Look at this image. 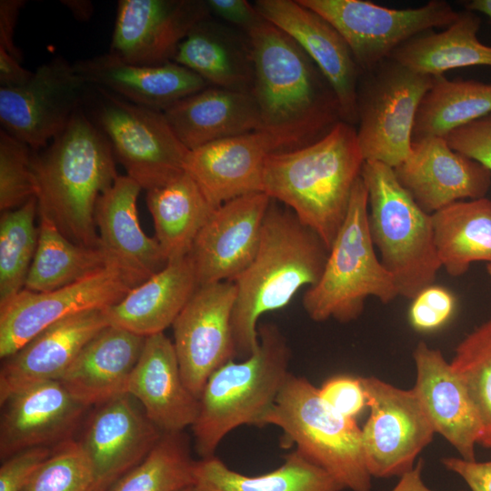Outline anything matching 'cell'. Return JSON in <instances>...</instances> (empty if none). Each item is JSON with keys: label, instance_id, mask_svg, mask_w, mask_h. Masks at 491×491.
<instances>
[{"label": "cell", "instance_id": "6da1fadb", "mask_svg": "<svg viewBox=\"0 0 491 491\" xmlns=\"http://www.w3.org/2000/svg\"><path fill=\"white\" fill-rule=\"evenodd\" d=\"M246 34L259 131L271 138L276 152L311 144L342 121L332 86L294 39L264 17Z\"/></svg>", "mask_w": 491, "mask_h": 491}, {"label": "cell", "instance_id": "7a4b0ae2", "mask_svg": "<svg viewBox=\"0 0 491 491\" xmlns=\"http://www.w3.org/2000/svg\"><path fill=\"white\" fill-rule=\"evenodd\" d=\"M328 252L316 232L290 208L271 198L256 254L233 281L235 356L245 359L256 349L261 316L285 307L302 287L318 282Z\"/></svg>", "mask_w": 491, "mask_h": 491}, {"label": "cell", "instance_id": "3957f363", "mask_svg": "<svg viewBox=\"0 0 491 491\" xmlns=\"http://www.w3.org/2000/svg\"><path fill=\"white\" fill-rule=\"evenodd\" d=\"M364 163L356 128L339 121L311 144L269 154L263 192L290 208L330 250Z\"/></svg>", "mask_w": 491, "mask_h": 491}, {"label": "cell", "instance_id": "277c9868", "mask_svg": "<svg viewBox=\"0 0 491 491\" xmlns=\"http://www.w3.org/2000/svg\"><path fill=\"white\" fill-rule=\"evenodd\" d=\"M38 215L72 242L98 246L96 203L119 175L103 133L82 107L45 147L35 151Z\"/></svg>", "mask_w": 491, "mask_h": 491}, {"label": "cell", "instance_id": "5b68a950", "mask_svg": "<svg viewBox=\"0 0 491 491\" xmlns=\"http://www.w3.org/2000/svg\"><path fill=\"white\" fill-rule=\"evenodd\" d=\"M257 334V347L249 356L228 361L205 384L191 427L201 458L214 456L220 442L236 427L260 426L290 374V349L279 328L262 324Z\"/></svg>", "mask_w": 491, "mask_h": 491}, {"label": "cell", "instance_id": "8992f818", "mask_svg": "<svg viewBox=\"0 0 491 491\" xmlns=\"http://www.w3.org/2000/svg\"><path fill=\"white\" fill-rule=\"evenodd\" d=\"M361 176L368 193L369 233L380 262L399 296L413 299L434 284L442 267L431 215L401 186L392 167L365 161Z\"/></svg>", "mask_w": 491, "mask_h": 491}, {"label": "cell", "instance_id": "52a82bcc", "mask_svg": "<svg viewBox=\"0 0 491 491\" xmlns=\"http://www.w3.org/2000/svg\"><path fill=\"white\" fill-rule=\"evenodd\" d=\"M397 296L395 281L377 258L370 236L368 193L360 176L321 277L305 292L303 307L316 322L333 318L347 323L360 316L367 297L387 304Z\"/></svg>", "mask_w": 491, "mask_h": 491}, {"label": "cell", "instance_id": "ba28073f", "mask_svg": "<svg viewBox=\"0 0 491 491\" xmlns=\"http://www.w3.org/2000/svg\"><path fill=\"white\" fill-rule=\"evenodd\" d=\"M275 426L296 450L326 470L345 489L370 491L372 476L365 458L362 428L355 418L332 409L318 388L289 374L260 427Z\"/></svg>", "mask_w": 491, "mask_h": 491}, {"label": "cell", "instance_id": "9c48e42d", "mask_svg": "<svg viewBox=\"0 0 491 491\" xmlns=\"http://www.w3.org/2000/svg\"><path fill=\"white\" fill-rule=\"evenodd\" d=\"M83 108L109 142L126 175L142 189L162 186L185 172L189 150L163 111L93 85L88 86Z\"/></svg>", "mask_w": 491, "mask_h": 491}, {"label": "cell", "instance_id": "30bf717a", "mask_svg": "<svg viewBox=\"0 0 491 491\" xmlns=\"http://www.w3.org/2000/svg\"><path fill=\"white\" fill-rule=\"evenodd\" d=\"M433 81L391 58L361 73L356 134L365 161L395 168L408 156L416 114Z\"/></svg>", "mask_w": 491, "mask_h": 491}, {"label": "cell", "instance_id": "8fae6325", "mask_svg": "<svg viewBox=\"0 0 491 491\" xmlns=\"http://www.w3.org/2000/svg\"><path fill=\"white\" fill-rule=\"evenodd\" d=\"M328 21L348 45L361 73L368 72L412 37L447 27L459 12L444 0L393 9L364 0H298Z\"/></svg>", "mask_w": 491, "mask_h": 491}, {"label": "cell", "instance_id": "7c38bea8", "mask_svg": "<svg viewBox=\"0 0 491 491\" xmlns=\"http://www.w3.org/2000/svg\"><path fill=\"white\" fill-rule=\"evenodd\" d=\"M370 415L362 428L367 469L372 477L401 476L435 434L413 389L404 390L377 377H361Z\"/></svg>", "mask_w": 491, "mask_h": 491}, {"label": "cell", "instance_id": "4fadbf2b", "mask_svg": "<svg viewBox=\"0 0 491 491\" xmlns=\"http://www.w3.org/2000/svg\"><path fill=\"white\" fill-rule=\"evenodd\" d=\"M88 86L73 64L55 57L24 85L0 87L1 128L38 151L83 107Z\"/></svg>", "mask_w": 491, "mask_h": 491}, {"label": "cell", "instance_id": "5bb4252c", "mask_svg": "<svg viewBox=\"0 0 491 491\" xmlns=\"http://www.w3.org/2000/svg\"><path fill=\"white\" fill-rule=\"evenodd\" d=\"M135 286L116 266L48 291L23 289L0 306V357L5 359L49 326L121 301Z\"/></svg>", "mask_w": 491, "mask_h": 491}, {"label": "cell", "instance_id": "9a60e30c", "mask_svg": "<svg viewBox=\"0 0 491 491\" xmlns=\"http://www.w3.org/2000/svg\"><path fill=\"white\" fill-rule=\"evenodd\" d=\"M235 300L233 282L201 286L172 325L183 380L198 399L209 376L235 356Z\"/></svg>", "mask_w": 491, "mask_h": 491}, {"label": "cell", "instance_id": "2e32d148", "mask_svg": "<svg viewBox=\"0 0 491 491\" xmlns=\"http://www.w3.org/2000/svg\"><path fill=\"white\" fill-rule=\"evenodd\" d=\"M212 16L200 0H119L109 54L134 65L174 61L181 42Z\"/></svg>", "mask_w": 491, "mask_h": 491}, {"label": "cell", "instance_id": "e0dca14e", "mask_svg": "<svg viewBox=\"0 0 491 491\" xmlns=\"http://www.w3.org/2000/svg\"><path fill=\"white\" fill-rule=\"evenodd\" d=\"M270 202L266 193L257 192L225 202L213 212L188 253L200 286L233 282L250 265Z\"/></svg>", "mask_w": 491, "mask_h": 491}, {"label": "cell", "instance_id": "ac0fdd59", "mask_svg": "<svg viewBox=\"0 0 491 491\" xmlns=\"http://www.w3.org/2000/svg\"><path fill=\"white\" fill-rule=\"evenodd\" d=\"M96 406L79 441L93 469L91 491H108L147 456L164 433L126 393Z\"/></svg>", "mask_w": 491, "mask_h": 491}, {"label": "cell", "instance_id": "d6986e66", "mask_svg": "<svg viewBox=\"0 0 491 491\" xmlns=\"http://www.w3.org/2000/svg\"><path fill=\"white\" fill-rule=\"evenodd\" d=\"M258 13L287 34L307 54L332 86L341 120L357 124V88L361 71L338 31L298 0H256Z\"/></svg>", "mask_w": 491, "mask_h": 491}, {"label": "cell", "instance_id": "ffe728a7", "mask_svg": "<svg viewBox=\"0 0 491 491\" xmlns=\"http://www.w3.org/2000/svg\"><path fill=\"white\" fill-rule=\"evenodd\" d=\"M394 169L401 186L432 215L462 200L486 197L491 171L453 150L444 137L412 142L408 156Z\"/></svg>", "mask_w": 491, "mask_h": 491}, {"label": "cell", "instance_id": "44dd1931", "mask_svg": "<svg viewBox=\"0 0 491 491\" xmlns=\"http://www.w3.org/2000/svg\"><path fill=\"white\" fill-rule=\"evenodd\" d=\"M1 407L2 461L25 449L55 447L72 439L88 408L58 380L28 386L10 396Z\"/></svg>", "mask_w": 491, "mask_h": 491}, {"label": "cell", "instance_id": "7402d4cb", "mask_svg": "<svg viewBox=\"0 0 491 491\" xmlns=\"http://www.w3.org/2000/svg\"><path fill=\"white\" fill-rule=\"evenodd\" d=\"M105 309H91L64 318L3 359L0 405L28 386L59 380L82 348L109 325Z\"/></svg>", "mask_w": 491, "mask_h": 491}, {"label": "cell", "instance_id": "603a6c76", "mask_svg": "<svg viewBox=\"0 0 491 491\" xmlns=\"http://www.w3.org/2000/svg\"><path fill=\"white\" fill-rule=\"evenodd\" d=\"M141 189L126 175H118L99 197L95 212L100 246L135 287L168 263L156 238L140 225L136 203Z\"/></svg>", "mask_w": 491, "mask_h": 491}, {"label": "cell", "instance_id": "cb8c5ba5", "mask_svg": "<svg viewBox=\"0 0 491 491\" xmlns=\"http://www.w3.org/2000/svg\"><path fill=\"white\" fill-rule=\"evenodd\" d=\"M125 393L163 433L183 432L197 418L199 399L186 387L174 343L164 333L145 337Z\"/></svg>", "mask_w": 491, "mask_h": 491}, {"label": "cell", "instance_id": "d4e9b609", "mask_svg": "<svg viewBox=\"0 0 491 491\" xmlns=\"http://www.w3.org/2000/svg\"><path fill=\"white\" fill-rule=\"evenodd\" d=\"M274 152L268 135L250 132L189 151L184 170L218 207L232 199L263 192L266 160Z\"/></svg>", "mask_w": 491, "mask_h": 491}, {"label": "cell", "instance_id": "484cf974", "mask_svg": "<svg viewBox=\"0 0 491 491\" xmlns=\"http://www.w3.org/2000/svg\"><path fill=\"white\" fill-rule=\"evenodd\" d=\"M416 368L412 388L435 433L444 436L467 461H476L481 424L465 386L438 349L420 341L413 353Z\"/></svg>", "mask_w": 491, "mask_h": 491}, {"label": "cell", "instance_id": "4316f807", "mask_svg": "<svg viewBox=\"0 0 491 491\" xmlns=\"http://www.w3.org/2000/svg\"><path fill=\"white\" fill-rule=\"evenodd\" d=\"M73 65L87 85L160 111L209 86L195 73L174 61L160 65H141L124 62L106 53Z\"/></svg>", "mask_w": 491, "mask_h": 491}, {"label": "cell", "instance_id": "83f0119b", "mask_svg": "<svg viewBox=\"0 0 491 491\" xmlns=\"http://www.w3.org/2000/svg\"><path fill=\"white\" fill-rule=\"evenodd\" d=\"M145 340V336L108 325L82 348L58 381L88 407L125 394Z\"/></svg>", "mask_w": 491, "mask_h": 491}, {"label": "cell", "instance_id": "f1b7e54d", "mask_svg": "<svg viewBox=\"0 0 491 491\" xmlns=\"http://www.w3.org/2000/svg\"><path fill=\"white\" fill-rule=\"evenodd\" d=\"M163 112L189 151L260 129L258 108L251 92L209 85Z\"/></svg>", "mask_w": 491, "mask_h": 491}, {"label": "cell", "instance_id": "f546056e", "mask_svg": "<svg viewBox=\"0 0 491 491\" xmlns=\"http://www.w3.org/2000/svg\"><path fill=\"white\" fill-rule=\"evenodd\" d=\"M188 256L169 260L158 273L105 309L109 325L142 336L164 333L199 287Z\"/></svg>", "mask_w": 491, "mask_h": 491}, {"label": "cell", "instance_id": "4dcf8cb0", "mask_svg": "<svg viewBox=\"0 0 491 491\" xmlns=\"http://www.w3.org/2000/svg\"><path fill=\"white\" fill-rule=\"evenodd\" d=\"M211 17L195 25L181 42L174 62L210 86L251 92L254 71L246 34H236Z\"/></svg>", "mask_w": 491, "mask_h": 491}, {"label": "cell", "instance_id": "1f68e13d", "mask_svg": "<svg viewBox=\"0 0 491 491\" xmlns=\"http://www.w3.org/2000/svg\"><path fill=\"white\" fill-rule=\"evenodd\" d=\"M481 19L472 11L459 12L445 30H429L399 45L389 58L406 68L430 76L472 65L491 66V46L480 42Z\"/></svg>", "mask_w": 491, "mask_h": 491}, {"label": "cell", "instance_id": "d6a6232c", "mask_svg": "<svg viewBox=\"0 0 491 491\" xmlns=\"http://www.w3.org/2000/svg\"><path fill=\"white\" fill-rule=\"evenodd\" d=\"M155 237L168 261L188 255L198 233L217 208L185 172L146 191Z\"/></svg>", "mask_w": 491, "mask_h": 491}, {"label": "cell", "instance_id": "836d02e7", "mask_svg": "<svg viewBox=\"0 0 491 491\" xmlns=\"http://www.w3.org/2000/svg\"><path fill=\"white\" fill-rule=\"evenodd\" d=\"M194 486L201 491H343L344 486L326 470L296 449L268 473L246 476L215 456L195 461Z\"/></svg>", "mask_w": 491, "mask_h": 491}, {"label": "cell", "instance_id": "e575fe53", "mask_svg": "<svg viewBox=\"0 0 491 491\" xmlns=\"http://www.w3.org/2000/svg\"><path fill=\"white\" fill-rule=\"evenodd\" d=\"M441 266L451 276L467 272L472 263L491 264V200L453 203L431 215Z\"/></svg>", "mask_w": 491, "mask_h": 491}, {"label": "cell", "instance_id": "d590c367", "mask_svg": "<svg viewBox=\"0 0 491 491\" xmlns=\"http://www.w3.org/2000/svg\"><path fill=\"white\" fill-rule=\"evenodd\" d=\"M38 242L25 289L48 292L115 266L101 246H86L65 237L47 217L38 215Z\"/></svg>", "mask_w": 491, "mask_h": 491}, {"label": "cell", "instance_id": "8d00e7d4", "mask_svg": "<svg viewBox=\"0 0 491 491\" xmlns=\"http://www.w3.org/2000/svg\"><path fill=\"white\" fill-rule=\"evenodd\" d=\"M491 112V84L434 76L417 108L412 142L445 137L453 130Z\"/></svg>", "mask_w": 491, "mask_h": 491}, {"label": "cell", "instance_id": "74e56055", "mask_svg": "<svg viewBox=\"0 0 491 491\" xmlns=\"http://www.w3.org/2000/svg\"><path fill=\"white\" fill-rule=\"evenodd\" d=\"M195 464L184 432L164 433L147 456L108 491H179L194 486Z\"/></svg>", "mask_w": 491, "mask_h": 491}, {"label": "cell", "instance_id": "f35d334b", "mask_svg": "<svg viewBox=\"0 0 491 491\" xmlns=\"http://www.w3.org/2000/svg\"><path fill=\"white\" fill-rule=\"evenodd\" d=\"M37 198L2 212L0 217V306L25 288L38 242Z\"/></svg>", "mask_w": 491, "mask_h": 491}, {"label": "cell", "instance_id": "ab89813d", "mask_svg": "<svg viewBox=\"0 0 491 491\" xmlns=\"http://www.w3.org/2000/svg\"><path fill=\"white\" fill-rule=\"evenodd\" d=\"M450 365L480 420L477 444L491 449V316L457 345Z\"/></svg>", "mask_w": 491, "mask_h": 491}, {"label": "cell", "instance_id": "60d3db41", "mask_svg": "<svg viewBox=\"0 0 491 491\" xmlns=\"http://www.w3.org/2000/svg\"><path fill=\"white\" fill-rule=\"evenodd\" d=\"M94 475L79 440L69 439L53 448L24 491H91Z\"/></svg>", "mask_w": 491, "mask_h": 491}, {"label": "cell", "instance_id": "b9f144b4", "mask_svg": "<svg viewBox=\"0 0 491 491\" xmlns=\"http://www.w3.org/2000/svg\"><path fill=\"white\" fill-rule=\"evenodd\" d=\"M34 150L0 129V210L17 208L36 197Z\"/></svg>", "mask_w": 491, "mask_h": 491}, {"label": "cell", "instance_id": "7bdbcfd3", "mask_svg": "<svg viewBox=\"0 0 491 491\" xmlns=\"http://www.w3.org/2000/svg\"><path fill=\"white\" fill-rule=\"evenodd\" d=\"M456 305V296L450 290L429 286L413 298L408 314L410 324L421 332L436 330L449 321Z\"/></svg>", "mask_w": 491, "mask_h": 491}, {"label": "cell", "instance_id": "ee69618b", "mask_svg": "<svg viewBox=\"0 0 491 491\" xmlns=\"http://www.w3.org/2000/svg\"><path fill=\"white\" fill-rule=\"evenodd\" d=\"M449 146L491 171V112L444 137Z\"/></svg>", "mask_w": 491, "mask_h": 491}, {"label": "cell", "instance_id": "f6af8a7d", "mask_svg": "<svg viewBox=\"0 0 491 491\" xmlns=\"http://www.w3.org/2000/svg\"><path fill=\"white\" fill-rule=\"evenodd\" d=\"M321 398L338 414L355 418L367 406L361 377L332 376L318 388Z\"/></svg>", "mask_w": 491, "mask_h": 491}, {"label": "cell", "instance_id": "bcb514c9", "mask_svg": "<svg viewBox=\"0 0 491 491\" xmlns=\"http://www.w3.org/2000/svg\"><path fill=\"white\" fill-rule=\"evenodd\" d=\"M53 448H28L4 460L0 467V491H24L35 470L51 455Z\"/></svg>", "mask_w": 491, "mask_h": 491}, {"label": "cell", "instance_id": "7dc6e473", "mask_svg": "<svg viewBox=\"0 0 491 491\" xmlns=\"http://www.w3.org/2000/svg\"><path fill=\"white\" fill-rule=\"evenodd\" d=\"M205 2L211 15L236 26L244 33L263 17L254 4L246 0H207Z\"/></svg>", "mask_w": 491, "mask_h": 491}, {"label": "cell", "instance_id": "c3c4849f", "mask_svg": "<svg viewBox=\"0 0 491 491\" xmlns=\"http://www.w3.org/2000/svg\"><path fill=\"white\" fill-rule=\"evenodd\" d=\"M442 464L447 470L459 476L470 491H491V461H467L447 456L442 459Z\"/></svg>", "mask_w": 491, "mask_h": 491}, {"label": "cell", "instance_id": "681fc988", "mask_svg": "<svg viewBox=\"0 0 491 491\" xmlns=\"http://www.w3.org/2000/svg\"><path fill=\"white\" fill-rule=\"evenodd\" d=\"M25 4L24 0L0 1V47L20 62L23 54L14 42V33L20 10Z\"/></svg>", "mask_w": 491, "mask_h": 491}, {"label": "cell", "instance_id": "f907efd6", "mask_svg": "<svg viewBox=\"0 0 491 491\" xmlns=\"http://www.w3.org/2000/svg\"><path fill=\"white\" fill-rule=\"evenodd\" d=\"M33 72L21 65V62L0 47V87H15L26 83Z\"/></svg>", "mask_w": 491, "mask_h": 491}, {"label": "cell", "instance_id": "816d5d0a", "mask_svg": "<svg viewBox=\"0 0 491 491\" xmlns=\"http://www.w3.org/2000/svg\"><path fill=\"white\" fill-rule=\"evenodd\" d=\"M423 468L424 460L419 458L411 470L399 476V480L390 491H434L423 480Z\"/></svg>", "mask_w": 491, "mask_h": 491}, {"label": "cell", "instance_id": "f5cc1de1", "mask_svg": "<svg viewBox=\"0 0 491 491\" xmlns=\"http://www.w3.org/2000/svg\"><path fill=\"white\" fill-rule=\"evenodd\" d=\"M61 3L68 8L78 21H88L94 12L93 4L87 0H63Z\"/></svg>", "mask_w": 491, "mask_h": 491}, {"label": "cell", "instance_id": "db71d44e", "mask_svg": "<svg viewBox=\"0 0 491 491\" xmlns=\"http://www.w3.org/2000/svg\"><path fill=\"white\" fill-rule=\"evenodd\" d=\"M466 10L479 12L491 19V0H471L464 2Z\"/></svg>", "mask_w": 491, "mask_h": 491}, {"label": "cell", "instance_id": "11a10c76", "mask_svg": "<svg viewBox=\"0 0 491 491\" xmlns=\"http://www.w3.org/2000/svg\"><path fill=\"white\" fill-rule=\"evenodd\" d=\"M179 491H201V490L197 489V488H196L195 486H187V487H185V488H184V489H181V490H179Z\"/></svg>", "mask_w": 491, "mask_h": 491}, {"label": "cell", "instance_id": "9f6ffc18", "mask_svg": "<svg viewBox=\"0 0 491 491\" xmlns=\"http://www.w3.org/2000/svg\"><path fill=\"white\" fill-rule=\"evenodd\" d=\"M486 271H487V274L491 279V264H487L486 265Z\"/></svg>", "mask_w": 491, "mask_h": 491}]
</instances>
